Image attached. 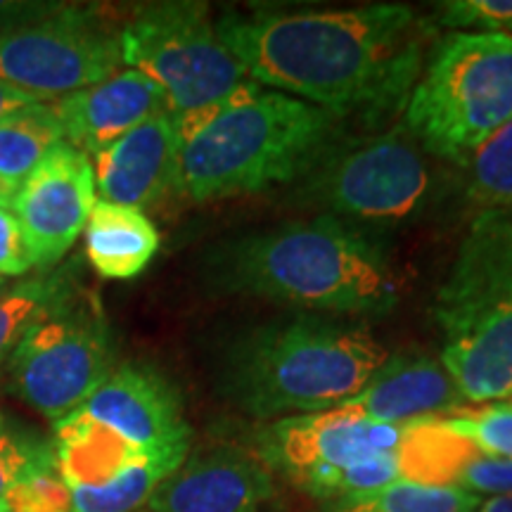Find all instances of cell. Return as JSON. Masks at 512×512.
I'll list each match as a JSON object with an SVG mask.
<instances>
[{
    "mask_svg": "<svg viewBox=\"0 0 512 512\" xmlns=\"http://www.w3.org/2000/svg\"><path fill=\"white\" fill-rule=\"evenodd\" d=\"M482 501L456 486L396 482L366 494L325 501L320 512H477Z\"/></svg>",
    "mask_w": 512,
    "mask_h": 512,
    "instance_id": "obj_22",
    "label": "cell"
},
{
    "mask_svg": "<svg viewBox=\"0 0 512 512\" xmlns=\"http://www.w3.org/2000/svg\"><path fill=\"white\" fill-rule=\"evenodd\" d=\"M0 512H5V505L3 503H0Z\"/></svg>",
    "mask_w": 512,
    "mask_h": 512,
    "instance_id": "obj_35",
    "label": "cell"
},
{
    "mask_svg": "<svg viewBox=\"0 0 512 512\" xmlns=\"http://www.w3.org/2000/svg\"><path fill=\"white\" fill-rule=\"evenodd\" d=\"M95 202L91 157L67 143L53 147L10 202L31 264L55 266L86 228Z\"/></svg>",
    "mask_w": 512,
    "mask_h": 512,
    "instance_id": "obj_12",
    "label": "cell"
},
{
    "mask_svg": "<svg viewBox=\"0 0 512 512\" xmlns=\"http://www.w3.org/2000/svg\"><path fill=\"white\" fill-rule=\"evenodd\" d=\"M0 283H3V278H0Z\"/></svg>",
    "mask_w": 512,
    "mask_h": 512,
    "instance_id": "obj_37",
    "label": "cell"
},
{
    "mask_svg": "<svg viewBox=\"0 0 512 512\" xmlns=\"http://www.w3.org/2000/svg\"><path fill=\"white\" fill-rule=\"evenodd\" d=\"M221 41L261 88L304 100L335 119L368 124L406 107L422 72L425 29L411 5L347 10H230Z\"/></svg>",
    "mask_w": 512,
    "mask_h": 512,
    "instance_id": "obj_1",
    "label": "cell"
},
{
    "mask_svg": "<svg viewBox=\"0 0 512 512\" xmlns=\"http://www.w3.org/2000/svg\"><path fill=\"white\" fill-rule=\"evenodd\" d=\"M12 197H15V192H12L8 185L0 181V207H10Z\"/></svg>",
    "mask_w": 512,
    "mask_h": 512,
    "instance_id": "obj_34",
    "label": "cell"
},
{
    "mask_svg": "<svg viewBox=\"0 0 512 512\" xmlns=\"http://www.w3.org/2000/svg\"><path fill=\"white\" fill-rule=\"evenodd\" d=\"M448 486H456L475 496H512V460L489 458L467 448L451 467Z\"/></svg>",
    "mask_w": 512,
    "mask_h": 512,
    "instance_id": "obj_27",
    "label": "cell"
},
{
    "mask_svg": "<svg viewBox=\"0 0 512 512\" xmlns=\"http://www.w3.org/2000/svg\"><path fill=\"white\" fill-rule=\"evenodd\" d=\"M420 420L380 422L347 408L290 415L256 432L254 456L297 486L316 472L401 451Z\"/></svg>",
    "mask_w": 512,
    "mask_h": 512,
    "instance_id": "obj_11",
    "label": "cell"
},
{
    "mask_svg": "<svg viewBox=\"0 0 512 512\" xmlns=\"http://www.w3.org/2000/svg\"><path fill=\"white\" fill-rule=\"evenodd\" d=\"M121 64V29L79 5L0 34V81L43 100L107 81Z\"/></svg>",
    "mask_w": 512,
    "mask_h": 512,
    "instance_id": "obj_9",
    "label": "cell"
},
{
    "mask_svg": "<svg viewBox=\"0 0 512 512\" xmlns=\"http://www.w3.org/2000/svg\"><path fill=\"white\" fill-rule=\"evenodd\" d=\"M76 411L117 432L145 453L190 446L192 439L183 418L181 396L171 382L157 370L136 363L114 368Z\"/></svg>",
    "mask_w": 512,
    "mask_h": 512,
    "instance_id": "obj_13",
    "label": "cell"
},
{
    "mask_svg": "<svg viewBox=\"0 0 512 512\" xmlns=\"http://www.w3.org/2000/svg\"><path fill=\"white\" fill-rule=\"evenodd\" d=\"M34 264H31L27 242H24V233L19 228L17 216L12 214L10 207H0V278L3 275H17L29 273Z\"/></svg>",
    "mask_w": 512,
    "mask_h": 512,
    "instance_id": "obj_30",
    "label": "cell"
},
{
    "mask_svg": "<svg viewBox=\"0 0 512 512\" xmlns=\"http://www.w3.org/2000/svg\"><path fill=\"white\" fill-rule=\"evenodd\" d=\"M0 503L5 512H72V489L57 470L53 446H43Z\"/></svg>",
    "mask_w": 512,
    "mask_h": 512,
    "instance_id": "obj_24",
    "label": "cell"
},
{
    "mask_svg": "<svg viewBox=\"0 0 512 512\" xmlns=\"http://www.w3.org/2000/svg\"><path fill=\"white\" fill-rule=\"evenodd\" d=\"M441 366L467 403L512 396V209L479 211L434 299Z\"/></svg>",
    "mask_w": 512,
    "mask_h": 512,
    "instance_id": "obj_5",
    "label": "cell"
},
{
    "mask_svg": "<svg viewBox=\"0 0 512 512\" xmlns=\"http://www.w3.org/2000/svg\"><path fill=\"white\" fill-rule=\"evenodd\" d=\"M62 294L50 280H29L0 294V361L10 356L36 320H41Z\"/></svg>",
    "mask_w": 512,
    "mask_h": 512,
    "instance_id": "obj_25",
    "label": "cell"
},
{
    "mask_svg": "<svg viewBox=\"0 0 512 512\" xmlns=\"http://www.w3.org/2000/svg\"><path fill=\"white\" fill-rule=\"evenodd\" d=\"M275 496L273 472L254 453L204 446L150 498L152 512H259Z\"/></svg>",
    "mask_w": 512,
    "mask_h": 512,
    "instance_id": "obj_14",
    "label": "cell"
},
{
    "mask_svg": "<svg viewBox=\"0 0 512 512\" xmlns=\"http://www.w3.org/2000/svg\"><path fill=\"white\" fill-rule=\"evenodd\" d=\"M41 441L31 439L8 418L0 415V501L17 484V479L27 472L34 458L43 451Z\"/></svg>",
    "mask_w": 512,
    "mask_h": 512,
    "instance_id": "obj_29",
    "label": "cell"
},
{
    "mask_svg": "<svg viewBox=\"0 0 512 512\" xmlns=\"http://www.w3.org/2000/svg\"><path fill=\"white\" fill-rule=\"evenodd\" d=\"M460 169L465 171L467 200L479 211L512 209V119L491 133Z\"/></svg>",
    "mask_w": 512,
    "mask_h": 512,
    "instance_id": "obj_23",
    "label": "cell"
},
{
    "mask_svg": "<svg viewBox=\"0 0 512 512\" xmlns=\"http://www.w3.org/2000/svg\"><path fill=\"white\" fill-rule=\"evenodd\" d=\"M510 119L512 36L453 31L415 81L403 124L427 155L463 166Z\"/></svg>",
    "mask_w": 512,
    "mask_h": 512,
    "instance_id": "obj_6",
    "label": "cell"
},
{
    "mask_svg": "<svg viewBox=\"0 0 512 512\" xmlns=\"http://www.w3.org/2000/svg\"><path fill=\"white\" fill-rule=\"evenodd\" d=\"M178 152L176 121L169 112L143 121L91 157L100 200L145 209L174 188Z\"/></svg>",
    "mask_w": 512,
    "mask_h": 512,
    "instance_id": "obj_15",
    "label": "cell"
},
{
    "mask_svg": "<svg viewBox=\"0 0 512 512\" xmlns=\"http://www.w3.org/2000/svg\"><path fill=\"white\" fill-rule=\"evenodd\" d=\"M121 60L162 88L171 117L204 110L252 81L221 41L209 5L192 0L138 10L121 29Z\"/></svg>",
    "mask_w": 512,
    "mask_h": 512,
    "instance_id": "obj_8",
    "label": "cell"
},
{
    "mask_svg": "<svg viewBox=\"0 0 512 512\" xmlns=\"http://www.w3.org/2000/svg\"><path fill=\"white\" fill-rule=\"evenodd\" d=\"M337 124L320 107L252 83L181 145L174 190L214 202L299 181L337 140Z\"/></svg>",
    "mask_w": 512,
    "mask_h": 512,
    "instance_id": "obj_4",
    "label": "cell"
},
{
    "mask_svg": "<svg viewBox=\"0 0 512 512\" xmlns=\"http://www.w3.org/2000/svg\"><path fill=\"white\" fill-rule=\"evenodd\" d=\"M441 425L465 439L475 451L489 458L512 460V406L489 403L482 408H465L463 413L441 418Z\"/></svg>",
    "mask_w": 512,
    "mask_h": 512,
    "instance_id": "obj_26",
    "label": "cell"
},
{
    "mask_svg": "<svg viewBox=\"0 0 512 512\" xmlns=\"http://www.w3.org/2000/svg\"><path fill=\"white\" fill-rule=\"evenodd\" d=\"M207 278L223 292L347 316H384L401 299L380 242L323 214L221 242L207 256Z\"/></svg>",
    "mask_w": 512,
    "mask_h": 512,
    "instance_id": "obj_2",
    "label": "cell"
},
{
    "mask_svg": "<svg viewBox=\"0 0 512 512\" xmlns=\"http://www.w3.org/2000/svg\"><path fill=\"white\" fill-rule=\"evenodd\" d=\"M477 512H512V496L484 498Z\"/></svg>",
    "mask_w": 512,
    "mask_h": 512,
    "instance_id": "obj_33",
    "label": "cell"
},
{
    "mask_svg": "<svg viewBox=\"0 0 512 512\" xmlns=\"http://www.w3.org/2000/svg\"><path fill=\"white\" fill-rule=\"evenodd\" d=\"M43 98H36V95L19 91V88L10 86V83L0 81V121H3L8 114L22 110V107L31 105V102H38Z\"/></svg>",
    "mask_w": 512,
    "mask_h": 512,
    "instance_id": "obj_32",
    "label": "cell"
},
{
    "mask_svg": "<svg viewBox=\"0 0 512 512\" xmlns=\"http://www.w3.org/2000/svg\"><path fill=\"white\" fill-rule=\"evenodd\" d=\"M432 192L427 152L406 124L335 140L299 178L297 202L356 228H389L420 214Z\"/></svg>",
    "mask_w": 512,
    "mask_h": 512,
    "instance_id": "obj_7",
    "label": "cell"
},
{
    "mask_svg": "<svg viewBox=\"0 0 512 512\" xmlns=\"http://www.w3.org/2000/svg\"><path fill=\"white\" fill-rule=\"evenodd\" d=\"M508 403H510V406H512V396H510V401H508Z\"/></svg>",
    "mask_w": 512,
    "mask_h": 512,
    "instance_id": "obj_36",
    "label": "cell"
},
{
    "mask_svg": "<svg viewBox=\"0 0 512 512\" xmlns=\"http://www.w3.org/2000/svg\"><path fill=\"white\" fill-rule=\"evenodd\" d=\"M64 143L53 105L31 102L0 121V181L12 192L27 181L53 147Z\"/></svg>",
    "mask_w": 512,
    "mask_h": 512,
    "instance_id": "obj_20",
    "label": "cell"
},
{
    "mask_svg": "<svg viewBox=\"0 0 512 512\" xmlns=\"http://www.w3.org/2000/svg\"><path fill=\"white\" fill-rule=\"evenodd\" d=\"M339 408L380 422H411L451 418L465 411L467 401L439 361L420 354H401L389 356L366 387Z\"/></svg>",
    "mask_w": 512,
    "mask_h": 512,
    "instance_id": "obj_17",
    "label": "cell"
},
{
    "mask_svg": "<svg viewBox=\"0 0 512 512\" xmlns=\"http://www.w3.org/2000/svg\"><path fill=\"white\" fill-rule=\"evenodd\" d=\"M83 230L88 261L107 280L136 278L159 249L155 223L136 207L98 200Z\"/></svg>",
    "mask_w": 512,
    "mask_h": 512,
    "instance_id": "obj_19",
    "label": "cell"
},
{
    "mask_svg": "<svg viewBox=\"0 0 512 512\" xmlns=\"http://www.w3.org/2000/svg\"><path fill=\"white\" fill-rule=\"evenodd\" d=\"M10 370L24 403L48 420H62L114 373L110 330L98 313L53 306L24 332Z\"/></svg>",
    "mask_w": 512,
    "mask_h": 512,
    "instance_id": "obj_10",
    "label": "cell"
},
{
    "mask_svg": "<svg viewBox=\"0 0 512 512\" xmlns=\"http://www.w3.org/2000/svg\"><path fill=\"white\" fill-rule=\"evenodd\" d=\"M50 446L57 470L69 489H98L117 479L128 467L152 456L81 411L55 422V439Z\"/></svg>",
    "mask_w": 512,
    "mask_h": 512,
    "instance_id": "obj_18",
    "label": "cell"
},
{
    "mask_svg": "<svg viewBox=\"0 0 512 512\" xmlns=\"http://www.w3.org/2000/svg\"><path fill=\"white\" fill-rule=\"evenodd\" d=\"M434 24L512 36V0H448L434 12Z\"/></svg>",
    "mask_w": 512,
    "mask_h": 512,
    "instance_id": "obj_28",
    "label": "cell"
},
{
    "mask_svg": "<svg viewBox=\"0 0 512 512\" xmlns=\"http://www.w3.org/2000/svg\"><path fill=\"white\" fill-rule=\"evenodd\" d=\"M53 110L64 143L93 157L143 121L166 112V100L155 81L126 69L95 86L62 95L53 102Z\"/></svg>",
    "mask_w": 512,
    "mask_h": 512,
    "instance_id": "obj_16",
    "label": "cell"
},
{
    "mask_svg": "<svg viewBox=\"0 0 512 512\" xmlns=\"http://www.w3.org/2000/svg\"><path fill=\"white\" fill-rule=\"evenodd\" d=\"M389 351L363 325L294 316L242 332L226 351L221 389L259 420L335 411L384 366Z\"/></svg>",
    "mask_w": 512,
    "mask_h": 512,
    "instance_id": "obj_3",
    "label": "cell"
},
{
    "mask_svg": "<svg viewBox=\"0 0 512 512\" xmlns=\"http://www.w3.org/2000/svg\"><path fill=\"white\" fill-rule=\"evenodd\" d=\"M190 446L152 453L110 484L98 489H72V512H136L150 503L155 491L169 479L183 460Z\"/></svg>",
    "mask_w": 512,
    "mask_h": 512,
    "instance_id": "obj_21",
    "label": "cell"
},
{
    "mask_svg": "<svg viewBox=\"0 0 512 512\" xmlns=\"http://www.w3.org/2000/svg\"><path fill=\"white\" fill-rule=\"evenodd\" d=\"M57 8H60V3H17V0H0V34L41 22V19L53 15Z\"/></svg>",
    "mask_w": 512,
    "mask_h": 512,
    "instance_id": "obj_31",
    "label": "cell"
}]
</instances>
